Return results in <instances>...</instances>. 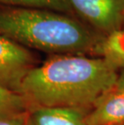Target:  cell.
<instances>
[{
  "instance_id": "6da1fadb",
  "label": "cell",
  "mask_w": 124,
  "mask_h": 125,
  "mask_svg": "<svg viewBox=\"0 0 124 125\" xmlns=\"http://www.w3.org/2000/svg\"><path fill=\"white\" fill-rule=\"evenodd\" d=\"M118 70L104 58L54 55L28 73L19 93L35 107H66L88 111L115 87Z\"/></svg>"
},
{
  "instance_id": "7a4b0ae2",
  "label": "cell",
  "mask_w": 124,
  "mask_h": 125,
  "mask_svg": "<svg viewBox=\"0 0 124 125\" xmlns=\"http://www.w3.org/2000/svg\"><path fill=\"white\" fill-rule=\"evenodd\" d=\"M0 36L27 49L60 54L92 52L100 38L59 12L0 5Z\"/></svg>"
},
{
  "instance_id": "3957f363",
  "label": "cell",
  "mask_w": 124,
  "mask_h": 125,
  "mask_svg": "<svg viewBox=\"0 0 124 125\" xmlns=\"http://www.w3.org/2000/svg\"><path fill=\"white\" fill-rule=\"evenodd\" d=\"M35 63L30 49L0 36V86L19 92L23 80Z\"/></svg>"
},
{
  "instance_id": "277c9868",
  "label": "cell",
  "mask_w": 124,
  "mask_h": 125,
  "mask_svg": "<svg viewBox=\"0 0 124 125\" xmlns=\"http://www.w3.org/2000/svg\"><path fill=\"white\" fill-rule=\"evenodd\" d=\"M73 10L105 35L123 27L124 0H68Z\"/></svg>"
},
{
  "instance_id": "5b68a950",
  "label": "cell",
  "mask_w": 124,
  "mask_h": 125,
  "mask_svg": "<svg viewBox=\"0 0 124 125\" xmlns=\"http://www.w3.org/2000/svg\"><path fill=\"white\" fill-rule=\"evenodd\" d=\"M87 125H118L124 124V89L105 93L86 114Z\"/></svg>"
},
{
  "instance_id": "8992f818",
  "label": "cell",
  "mask_w": 124,
  "mask_h": 125,
  "mask_svg": "<svg viewBox=\"0 0 124 125\" xmlns=\"http://www.w3.org/2000/svg\"><path fill=\"white\" fill-rule=\"evenodd\" d=\"M87 111L66 107H35L29 111L30 125H87Z\"/></svg>"
},
{
  "instance_id": "52a82bcc",
  "label": "cell",
  "mask_w": 124,
  "mask_h": 125,
  "mask_svg": "<svg viewBox=\"0 0 124 125\" xmlns=\"http://www.w3.org/2000/svg\"><path fill=\"white\" fill-rule=\"evenodd\" d=\"M93 53L104 58L116 70L124 68V27L101 38Z\"/></svg>"
},
{
  "instance_id": "ba28073f",
  "label": "cell",
  "mask_w": 124,
  "mask_h": 125,
  "mask_svg": "<svg viewBox=\"0 0 124 125\" xmlns=\"http://www.w3.org/2000/svg\"><path fill=\"white\" fill-rule=\"evenodd\" d=\"M31 106L22 94L0 86V117L28 113Z\"/></svg>"
},
{
  "instance_id": "9c48e42d",
  "label": "cell",
  "mask_w": 124,
  "mask_h": 125,
  "mask_svg": "<svg viewBox=\"0 0 124 125\" xmlns=\"http://www.w3.org/2000/svg\"><path fill=\"white\" fill-rule=\"evenodd\" d=\"M0 5L44 9L59 13H71L73 11L68 0H0Z\"/></svg>"
},
{
  "instance_id": "30bf717a",
  "label": "cell",
  "mask_w": 124,
  "mask_h": 125,
  "mask_svg": "<svg viewBox=\"0 0 124 125\" xmlns=\"http://www.w3.org/2000/svg\"><path fill=\"white\" fill-rule=\"evenodd\" d=\"M29 112L17 115L0 117V125H30Z\"/></svg>"
},
{
  "instance_id": "8fae6325",
  "label": "cell",
  "mask_w": 124,
  "mask_h": 125,
  "mask_svg": "<svg viewBox=\"0 0 124 125\" xmlns=\"http://www.w3.org/2000/svg\"><path fill=\"white\" fill-rule=\"evenodd\" d=\"M115 87L118 89H124V68L118 72V76Z\"/></svg>"
},
{
  "instance_id": "7c38bea8",
  "label": "cell",
  "mask_w": 124,
  "mask_h": 125,
  "mask_svg": "<svg viewBox=\"0 0 124 125\" xmlns=\"http://www.w3.org/2000/svg\"><path fill=\"white\" fill-rule=\"evenodd\" d=\"M118 125H124V124H118Z\"/></svg>"
}]
</instances>
